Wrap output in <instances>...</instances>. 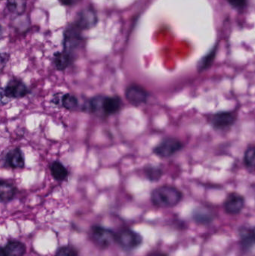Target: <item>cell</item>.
I'll list each match as a JSON object with an SVG mask.
<instances>
[{"mask_svg":"<svg viewBox=\"0 0 255 256\" xmlns=\"http://www.w3.org/2000/svg\"><path fill=\"white\" fill-rule=\"evenodd\" d=\"M121 106L122 100L118 96H97L90 99L85 110L97 116L108 117L118 114Z\"/></svg>","mask_w":255,"mask_h":256,"instance_id":"1","label":"cell"},{"mask_svg":"<svg viewBox=\"0 0 255 256\" xmlns=\"http://www.w3.org/2000/svg\"><path fill=\"white\" fill-rule=\"evenodd\" d=\"M183 200L180 190L171 185H163L151 192V203L158 208H172L176 207Z\"/></svg>","mask_w":255,"mask_h":256,"instance_id":"2","label":"cell"},{"mask_svg":"<svg viewBox=\"0 0 255 256\" xmlns=\"http://www.w3.org/2000/svg\"><path fill=\"white\" fill-rule=\"evenodd\" d=\"M31 93L29 88L26 84L19 79H12L7 82V85L2 90L1 93V100L2 102L4 98L22 99L28 96Z\"/></svg>","mask_w":255,"mask_h":256,"instance_id":"3","label":"cell"},{"mask_svg":"<svg viewBox=\"0 0 255 256\" xmlns=\"http://www.w3.org/2000/svg\"><path fill=\"white\" fill-rule=\"evenodd\" d=\"M184 148V144L180 140L172 137H168L162 140L153 150L156 156L163 159L172 158Z\"/></svg>","mask_w":255,"mask_h":256,"instance_id":"4","label":"cell"},{"mask_svg":"<svg viewBox=\"0 0 255 256\" xmlns=\"http://www.w3.org/2000/svg\"><path fill=\"white\" fill-rule=\"evenodd\" d=\"M116 242L126 250H133L139 248L142 242V236L133 230L124 228L116 234Z\"/></svg>","mask_w":255,"mask_h":256,"instance_id":"5","label":"cell"},{"mask_svg":"<svg viewBox=\"0 0 255 256\" xmlns=\"http://www.w3.org/2000/svg\"><path fill=\"white\" fill-rule=\"evenodd\" d=\"M125 98L130 105L137 108L147 103L149 98V94L143 87L133 84L126 88Z\"/></svg>","mask_w":255,"mask_h":256,"instance_id":"6","label":"cell"},{"mask_svg":"<svg viewBox=\"0 0 255 256\" xmlns=\"http://www.w3.org/2000/svg\"><path fill=\"white\" fill-rule=\"evenodd\" d=\"M91 234L94 243L103 249L109 248L114 242H116V234L104 227L98 226L93 227Z\"/></svg>","mask_w":255,"mask_h":256,"instance_id":"7","label":"cell"},{"mask_svg":"<svg viewBox=\"0 0 255 256\" xmlns=\"http://www.w3.org/2000/svg\"><path fill=\"white\" fill-rule=\"evenodd\" d=\"M81 30L73 24L66 30L64 38V51L73 56L74 51L80 46L82 39Z\"/></svg>","mask_w":255,"mask_h":256,"instance_id":"8","label":"cell"},{"mask_svg":"<svg viewBox=\"0 0 255 256\" xmlns=\"http://www.w3.org/2000/svg\"><path fill=\"white\" fill-rule=\"evenodd\" d=\"M236 114L232 112H220L208 118L210 124L217 130H225L232 128L236 122Z\"/></svg>","mask_w":255,"mask_h":256,"instance_id":"9","label":"cell"},{"mask_svg":"<svg viewBox=\"0 0 255 256\" xmlns=\"http://www.w3.org/2000/svg\"><path fill=\"white\" fill-rule=\"evenodd\" d=\"M245 198L241 194L232 192L226 197L223 203V209L228 215H239L245 207Z\"/></svg>","mask_w":255,"mask_h":256,"instance_id":"10","label":"cell"},{"mask_svg":"<svg viewBox=\"0 0 255 256\" xmlns=\"http://www.w3.org/2000/svg\"><path fill=\"white\" fill-rule=\"evenodd\" d=\"M239 244L244 252H250L255 246V226H244L238 230Z\"/></svg>","mask_w":255,"mask_h":256,"instance_id":"11","label":"cell"},{"mask_svg":"<svg viewBox=\"0 0 255 256\" xmlns=\"http://www.w3.org/2000/svg\"><path fill=\"white\" fill-rule=\"evenodd\" d=\"M97 24V16L94 9L87 8L77 14L74 25L81 30H88L94 28Z\"/></svg>","mask_w":255,"mask_h":256,"instance_id":"12","label":"cell"},{"mask_svg":"<svg viewBox=\"0 0 255 256\" xmlns=\"http://www.w3.org/2000/svg\"><path fill=\"white\" fill-rule=\"evenodd\" d=\"M4 166L11 170L25 168V161L23 152L19 148H15L7 152L4 158Z\"/></svg>","mask_w":255,"mask_h":256,"instance_id":"13","label":"cell"},{"mask_svg":"<svg viewBox=\"0 0 255 256\" xmlns=\"http://www.w3.org/2000/svg\"><path fill=\"white\" fill-rule=\"evenodd\" d=\"M192 220L195 224L202 226L211 225L215 219L214 213L206 208L199 207L192 212Z\"/></svg>","mask_w":255,"mask_h":256,"instance_id":"14","label":"cell"},{"mask_svg":"<svg viewBox=\"0 0 255 256\" xmlns=\"http://www.w3.org/2000/svg\"><path fill=\"white\" fill-rule=\"evenodd\" d=\"M26 252V246L24 244L17 240L8 242L1 248V256H23Z\"/></svg>","mask_w":255,"mask_h":256,"instance_id":"15","label":"cell"},{"mask_svg":"<svg viewBox=\"0 0 255 256\" xmlns=\"http://www.w3.org/2000/svg\"><path fill=\"white\" fill-rule=\"evenodd\" d=\"M73 61V56L68 52L63 50L54 54L53 64L55 68L58 72H64L67 68L71 66Z\"/></svg>","mask_w":255,"mask_h":256,"instance_id":"16","label":"cell"},{"mask_svg":"<svg viewBox=\"0 0 255 256\" xmlns=\"http://www.w3.org/2000/svg\"><path fill=\"white\" fill-rule=\"evenodd\" d=\"M16 188L13 184L6 180L0 182V200L1 203H8L14 198Z\"/></svg>","mask_w":255,"mask_h":256,"instance_id":"17","label":"cell"},{"mask_svg":"<svg viewBox=\"0 0 255 256\" xmlns=\"http://www.w3.org/2000/svg\"><path fill=\"white\" fill-rule=\"evenodd\" d=\"M51 174L56 182H62L68 178L69 172L62 162L58 160L54 161L49 166Z\"/></svg>","mask_w":255,"mask_h":256,"instance_id":"18","label":"cell"},{"mask_svg":"<svg viewBox=\"0 0 255 256\" xmlns=\"http://www.w3.org/2000/svg\"><path fill=\"white\" fill-rule=\"evenodd\" d=\"M144 174L145 177L148 179L149 182H157L163 177V170L157 166H154L148 165L144 168Z\"/></svg>","mask_w":255,"mask_h":256,"instance_id":"19","label":"cell"},{"mask_svg":"<svg viewBox=\"0 0 255 256\" xmlns=\"http://www.w3.org/2000/svg\"><path fill=\"white\" fill-rule=\"evenodd\" d=\"M7 8L13 14H23L26 9V0H7Z\"/></svg>","mask_w":255,"mask_h":256,"instance_id":"20","label":"cell"},{"mask_svg":"<svg viewBox=\"0 0 255 256\" xmlns=\"http://www.w3.org/2000/svg\"><path fill=\"white\" fill-rule=\"evenodd\" d=\"M61 106L68 111H76L79 108V100L76 96L67 93L61 97Z\"/></svg>","mask_w":255,"mask_h":256,"instance_id":"21","label":"cell"},{"mask_svg":"<svg viewBox=\"0 0 255 256\" xmlns=\"http://www.w3.org/2000/svg\"><path fill=\"white\" fill-rule=\"evenodd\" d=\"M244 162L248 170H255V146L247 148L244 153Z\"/></svg>","mask_w":255,"mask_h":256,"instance_id":"22","label":"cell"},{"mask_svg":"<svg viewBox=\"0 0 255 256\" xmlns=\"http://www.w3.org/2000/svg\"><path fill=\"white\" fill-rule=\"evenodd\" d=\"M214 57H215V50L212 51L211 54L202 58V61L199 62L198 64L199 72H202L208 69L212 64Z\"/></svg>","mask_w":255,"mask_h":256,"instance_id":"23","label":"cell"},{"mask_svg":"<svg viewBox=\"0 0 255 256\" xmlns=\"http://www.w3.org/2000/svg\"><path fill=\"white\" fill-rule=\"evenodd\" d=\"M55 256H78V252L72 246H62L58 250Z\"/></svg>","mask_w":255,"mask_h":256,"instance_id":"24","label":"cell"},{"mask_svg":"<svg viewBox=\"0 0 255 256\" xmlns=\"http://www.w3.org/2000/svg\"><path fill=\"white\" fill-rule=\"evenodd\" d=\"M227 1L235 8H243L247 4V0H227Z\"/></svg>","mask_w":255,"mask_h":256,"instance_id":"25","label":"cell"},{"mask_svg":"<svg viewBox=\"0 0 255 256\" xmlns=\"http://www.w3.org/2000/svg\"><path fill=\"white\" fill-rule=\"evenodd\" d=\"M59 1L64 6H74L76 3L79 2L80 0H59Z\"/></svg>","mask_w":255,"mask_h":256,"instance_id":"26","label":"cell"},{"mask_svg":"<svg viewBox=\"0 0 255 256\" xmlns=\"http://www.w3.org/2000/svg\"><path fill=\"white\" fill-rule=\"evenodd\" d=\"M148 256H167L166 254H163V252H151Z\"/></svg>","mask_w":255,"mask_h":256,"instance_id":"27","label":"cell"}]
</instances>
